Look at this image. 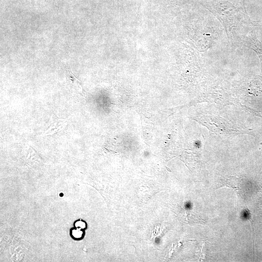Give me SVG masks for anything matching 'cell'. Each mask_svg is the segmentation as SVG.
I'll list each match as a JSON object with an SVG mask.
<instances>
[{"instance_id":"obj_2","label":"cell","mask_w":262,"mask_h":262,"mask_svg":"<svg viewBox=\"0 0 262 262\" xmlns=\"http://www.w3.org/2000/svg\"><path fill=\"white\" fill-rule=\"evenodd\" d=\"M222 186H227L229 188H231L235 191L238 195L241 196L242 192L241 190V181L238 180V179H233L232 177L231 179H229L225 180H224L222 182Z\"/></svg>"},{"instance_id":"obj_3","label":"cell","mask_w":262,"mask_h":262,"mask_svg":"<svg viewBox=\"0 0 262 262\" xmlns=\"http://www.w3.org/2000/svg\"><path fill=\"white\" fill-rule=\"evenodd\" d=\"M54 127H56V124H54L53 126ZM57 131H58L61 128H55ZM54 129V128H50L49 130H52Z\"/></svg>"},{"instance_id":"obj_1","label":"cell","mask_w":262,"mask_h":262,"mask_svg":"<svg viewBox=\"0 0 262 262\" xmlns=\"http://www.w3.org/2000/svg\"><path fill=\"white\" fill-rule=\"evenodd\" d=\"M244 5L241 0H213L204 4L219 19L228 32L240 27L241 23H251Z\"/></svg>"}]
</instances>
